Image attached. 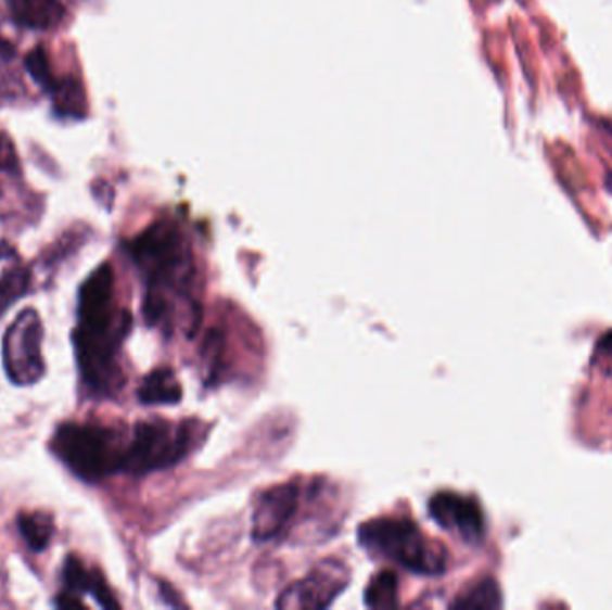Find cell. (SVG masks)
Here are the masks:
<instances>
[{"label": "cell", "instance_id": "12", "mask_svg": "<svg viewBox=\"0 0 612 610\" xmlns=\"http://www.w3.org/2000/svg\"><path fill=\"white\" fill-rule=\"evenodd\" d=\"M137 396L142 405H176L183 397V389L170 369L158 367L143 378Z\"/></svg>", "mask_w": 612, "mask_h": 610}, {"label": "cell", "instance_id": "14", "mask_svg": "<svg viewBox=\"0 0 612 610\" xmlns=\"http://www.w3.org/2000/svg\"><path fill=\"white\" fill-rule=\"evenodd\" d=\"M58 117L82 118L87 115V96L76 77H54L47 90Z\"/></svg>", "mask_w": 612, "mask_h": 610}, {"label": "cell", "instance_id": "19", "mask_svg": "<svg viewBox=\"0 0 612 610\" xmlns=\"http://www.w3.org/2000/svg\"><path fill=\"white\" fill-rule=\"evenodd\" d=\"M18 168V156H16L15 145L4 131H0V170L13 173Z\"/></svg>", "mask_w": 612, "mask_h": 610}, {"label": "cell", "instance_id": "10", "mask_svg": "<svg viewBox=\"0 0 612 610\" xmlns=\"http://www.w3.org/2000/svg\"><path fill=\"white\" fill-rule=\"evenodd\" d=\"M63 580L67 585V593H85L92 595L99 601V606L104 609H118V601L115 600L112 589L107 587L106 580L99 570H90L76 555H68L63 568Z\"/></svg>", "mask_w": 612, "mask_h": 610}, {"label": "cell", "instance_id": "5", "mask_svg": "<svg viewBox=\"0 0 612 610\" xmlns=\"http://www.w3.org/2000/svg\"><path fill=\"white\" fill-rule=\"evenodd\" d=\"M197 432L192 421H140L128 439L124 473L133 476L173 468L194 448Z\"/></svg>", "mask_w": 612, "mask_h": 610}, {"label": "cell", "instance_id": "13", "mask_svg": "<svg viewBox=\"0 0 612 610\" xmlns=\"http://www.w3.org/2000/svg\"><path fill=\"white\" fill-rule=\"evenodd\" d=\"M4 262V267H0V317L4 316L22 295H26L33 283L31 269L18 262L15 251L5 250Z\"/></svg>", "mask_w": 612, "mask_h": 610}, {"label": "cell", "instance_id": "15", "mask_svg": "<svg viewBox=\"0 0 612 610\" xmlns=\"http://www.w3.org/2000/svg\"><path fill=\"white\" fill-rule=\"evenodd\" d=\"M16 524H18V532L27 548L35 554L46 551L56 530L54 519L46 512H22L16 519Z\"/></svg>", "mask_w": 612, "mask_h": 610}, {"label": "cell", "instance_id": "3", "mask_svg": "<svg viewBox=\"0 0 612 610\" xmlns=\"http://www.w3.org/2000/svg\"><path fill=\"white\" fill-rule=\"evenodd\" d=\"M128 437L101 422H63L51 439L54 457L82 482L98 483L124 473Z\"/></svg>", "mask_w": 612, "mask_h": 610}, {"label": "cell", "instance_id": "1", "mask_svg": "<svg viewBox=\"0 0 612 610\" xmlns=\"http://www.w3.org/2000/svg\"><path fill=\"white\" fill-rule=\"evenodd\" d=\"M131 328V312L118 305L112 265H99L79 289L77 322L72 331L79 378L93 396L113 397L123 389L118 356Z\"/></svg>", "mask_w": 612, "mask_h": 610}, {"label": "cell", "instance_id": "17", "mask_svg": "<svg viewBox=\"0 0 612 610\" xmlns=\"http://www.w3.org/2000/svg\"><path fill=\"white\" fill-rule=\"evenodd\" d=\"M454 609H498L501 607L500 587L493 579H485L451 603Z\"/></svg>", "mask_w": 612, "mask_h": 610}, {"label": "cell", "instance_id": "7", "mask_svg": "<svg viewBox=\"0 0 612 610\" xmlns=\"http://www.w3.org/2000/svg\"><path fill=\"white\" fill-rule=\"evenodd\" d=\"M347 584L349 573L346 565L339 560H324L310 575L289 585L276 601V607L285 610L324 609L332 606Z\"/></svg>", "mask_w": 612, "mask_h": 610}, {"label": "cell", "instance_id": "2", "mask_svg": "<svg viewBox=\"0 0 612 610\" xmlns=\"http://www.w3.org/2000/svg\"><path fill=\"white\" fill-rule=\"evenodd\" d=\"M126 250L145 283V322L170 326L176 295L187 294L192 283V256L179 229L160 220L137 234Z\"/></svg>", "mask_w": 612, "mask_h": 610}, {"label": "cell", "instance_id": "20", "mask_svg": "<svg viewBox=\"0 0 612 610\" xmlns=\"http://www.w3.org/2000/svg\"><path fill=\"white\" fill-rule=\"evenodd\" d=\"M13 56H15V47L0 38V63H10Z\"/></svg>", "mask_w": 612, "mask_h": 610}, {"label": "cell", "instance_id": "4", "mask_svg": "<svg viewBox=\"0 0 612 610\" xmlns=\"http://www.w3.org/2000/svg\"><path fill=\"white\" fill-rule=\"evenodd\" d=\"M358 545L371 555L393 560L416 575L435 576L446 570V555L408 519L378 518L360 524Z\"/></svg>", "mask_w": 612, "mask_h": 610}, {"label": "cell", "instance_id": "18", "mask_svg": "<svg viewBox=\"0 0 612 610\" xmlns=\"http://www.w3.org/2000/svg\"><path fill=\"white\" fill-rule=\"evenodd\" d=\"M26 68L29 72V76L47 92L52 81H54V74H52L51 62H49V56H47V51L43 47H35L27 54Z\"/></svg>", "mask_w": 612, "mask_h": 610}, {"label": "cell", "instance_id": "11", "mask_svg": "<svg viewBox=\"0 0 612 610\" xmlns=\"http://www.w3.org/2000/svg\"><path fill=\"white\" fill-rule=\"evenodd\" d=\"M16 24L35 31H47L62 24L65 5L62 0H8Z\"/></svg>", "mask_w": 612, "mask_h": 610}, {"label": "cell", "instance_id": "6", "mask_svg": "<svg viewBox=\"0 0 612 610\" xmlns=\"http://www.w3.org/2000/svg\"><path fill=\"white\" fill-rule=\"evenodd\" d=\"M43 325L35 308H26L8 328L2 342V364L11 383L18 386L35 385L46 374V360L41 355Z\"/></svg>", "mask_w": 612, "mask_h": 610}, {"label": "cell", "instance_id": "8", "mask_svg": "<svg viewBox=\"0 0 612 610\" xmlns=\"http://www.w3.org/2000/svg\"><path fill=\"white\" fill-rule=\"evenodd\" d=\"M302 504V487L296 482L280 483L258 496L253 512V539L271 543L291 530Z\"/></svg>", "mask_w": 612, "mask_h": 610}, {"label": "cell", "instance_id": "16", "mask_svg": "<svg viewBox=\"0 0 612 610\" xmlns=\"http://www.w3.org/2000/svg\"><path fill=\"white\" fill-rule=\"evenodd\" d=\"M364 596L371 609H393L398 606V576L393 571H380L369 582Z\"/></svg>", "mask_w": 612, "mask_h": 610}, {"label": "cell", "instance_id": "9", "mask_svg": "<svg viewBox=\"0 0 612 610\" xmlns=\"http://www.w3.org/2000/svg\"><path fill=\"white\" fill-rule=\"evenodd\" d=\"M429 512L441 529L459 534L468 543H479L485 534V519L475 499L455 493L432 496Z\"/></svg>", "mask_w": 612, "mask_h": 610}]
</instances>
